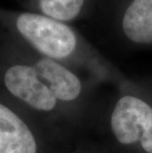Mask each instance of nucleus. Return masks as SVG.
I'll return each mask as SVG.
<instances>
[{
  "mask_svg": "<svg viewBox=\"0 0 152 153\" xmlns=\"http://www.w3.org/2000/svg\"><path fill=\"white\" fill-rule=\"evenodd\" d=\"M16 30L29 44L50 59L68 57L76 48L74 32L63 22L34 12L16 15Z\"/></svg>",
  "mask_w": 152,
  "mask_h": 153,
  "instance_id": "obj_1",
  "label": "nucleus"
},
{
  "mask_svg": "<svg viewBox=\"0 0 152 153\" xmlns=\"http://www.w3.org/2000/svg\"><path fill=\"white\" fill-rule=\"evenodd\" d=\"M34 66L56 100L70 102L80 95L82 87L79 78L57 61L43 58L37 61Z\"/></svg>",
  "mask_w": 152,
  "mask_h": 153,
  "instance_id": "obj_5",
  "label": "nucleus"
},
{
  "mask_svg": "<svg viewBox=\"0 0 152 153\" xmlns=\"http://www.w3.org/2000/svg\"><path fill=\"white\" fill-rule=\"evenodd\" d=\"M4 82L9 92L36 110L48 112L56 105V98L39 76L34 65L15 64L9 67Z\"/></svg>",
  "mask_w": 152,
  "mask_h": 153,
  "instance_id": "obj_3",
  "label": "nucleus"
},
{
  "mask_svg": "<svg viewBox=\"0 0 152 153\" xmlns=\"http://www.w3.org/2000/svg\"><path fill=\"white\" fill-rule=\"evenodd\" d=\"M86 0H38L42 14L57 21L73 20L79 15Z\"/></svg>",
  "mask_w": 152,
  "mask_h": 153,
  "instance_id": "obj_7",
  "label": "nucleus"
},
{
  "mask_svg": "<svg viewBox=\"0 0 152 153\" xmlns=\"http://www.w3.org/2000/svg\"><path fill=\"white\" fill-rule=\"evenodd\" d=\"M112 131L122 144L139 142L142 149L152 153V107L131 95L119 98L111 117Z\"/></svg>",
  "mask_w": 152,
  "mask_h": 153,
  "instance_id": "obj_2",
  "label": "nucleus"
},
{
  "mask_svg": "<svg viewBox=\"0 0 152 153\" xmlns=\"http://www.w3.org/2000/svg\"><path fill=\"white\" fill-rule=\"evenodd\" d=\"M122 31L133 43L152 44V0H133L122 19Z\"/></svg>",
  "mask_w": 152,
  "mask_h": 153,
  "instance_id": "obj_6",
  "label": "nucleus"
},
{
  "mask_svg": "<svg viewBox=\"0 0 152 153\" xmlns=\"http://www.w3.org/2000/svg\"><path fill=\"white\" fill-rule=\"evenodd\" d=\"M0 153H37V142L27 125L0 104Z\"/></svg>",
  "mask_w": 152,
  "mask_h": 153,
  "instance_id": "obj_4",
  "label": "nucleus"
}]
</instances>
